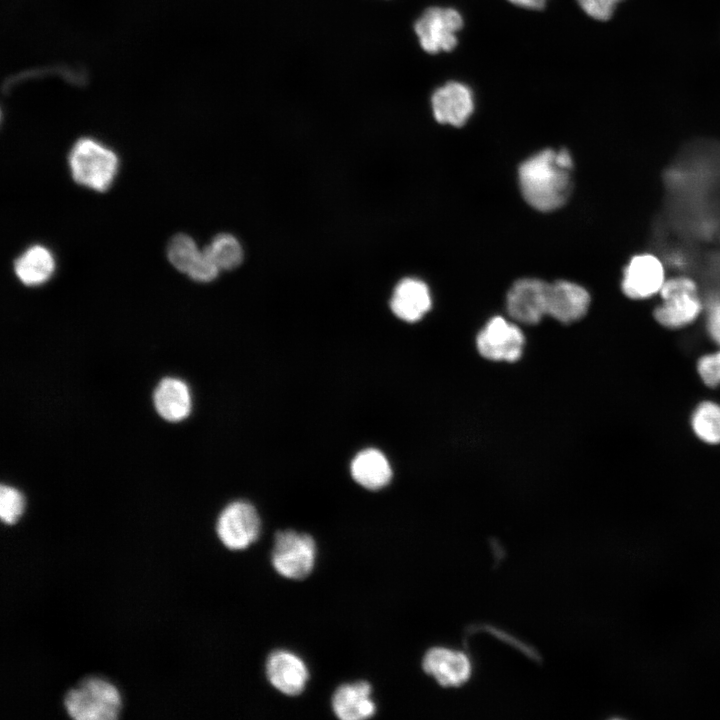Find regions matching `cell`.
I'll return each instance as SVG.
<instances>
[{"instance_id":"6da1fadb","label":"cell","mask_w":720,"mask_h":720,"mask_svg":"<svg viewBox=\"0 0 720 720\" xmlns=\"http://www.w3.org/2000/svg\"><path fill=\"white\" fill-rule=\"evenodd\" d=\"M573 161L567 150L545 149L519 167V184L526 202L548 212L561 207L571 192Z\"/></svg>"},{"instance_id":"7a4b0ae2","label":"cell","mask_w":720,"mask_h":720,"mask_svg":"<svg viewBox=\"0 0 720 720\" xmlns=\"http://www.w3.org/2000/svg\"><path fill=\"white\" fill-rule=\"evenodd\" d=\"M121 706L117 687L96 676L81 680L64 697V708L75 720H114L119 716Z\"/></svg>"},{"instance_id":"3957f363","label":"cell","mask_w":720,"mask_h":720,"mask_svg":"<svg viewBox=\"0 0 720 720\" xmlns=\"http://www.w3.org/2000/svg\"><path fill=\"white\" fill-rule=\"evenodd\" d=\"M68 161L75 182L99 192L111 186L119 167L115 152L91 138L79 139Z\"/></svg>"},{"instance_id":"277c9868","label":"cell","mask_w":720,"mask_h":720,"mask_svg":"<svg viewBox=\"0 0 720 720\" xmlns=\"http://www.w3.org/2000/svg\"><path fill=\"white\" fill-rule=\"evenodd\" d=\"M662 304L655 308L656 321L667 328L684 327L699 316L702 303L696 282L687 276L666 279L659 291Z\"/></svg>"},{"instance_id":"5b68a950","label":"cell","mask_w":720,"mask_h":720,"mask_svg":"<svg viewBox=\"0 0 720 720\" xmlns=\"http://www.w3.org/2000/svg\"><path fill=\"white\" fill-rule=\"evenodd\" d=\"M316 545L313 538L293 530L280 531L275 535L272 564L282 576L299 580L307 577L315 563Z\"/></svg>"},{"instance_id":"8992f818","label":"cell","mask_w":720,"mask_h":720,"mask_svg":"<svg viewBox=\"0 0 720 720\" xmlns=\"http://www.w3.org/2000/svg\"><path fill=\"white\" fill-rule=\"evenodd\" d=\"M463 26L461 14L448 7H430L416 20L415 33L422 49L430 54L451 51Z\"/></svg>"},{"instance_id":"52a82bcc","label":"cell","mask_w":720,"mask_h":720,"mask_svg":"<svg viewBox=\"0 0 720 720\" xmlns=\"http://www.w3.org/2000/svg\"><path fill=\"white\" fill-rule=\"evenodd\" d=\"M261 521L255 507L246 501H235L220 513L216 531L222 544L230 550H243L260 534Z\"/></svg>"},{"instance_id":"ba28073f","label":"cell","mask_w":720,"mask_h":720,"mask_svg":"<svg viewBox=\"0 0 720 720\" xmlns=\"http://www.w3.org/2000/svg\"><path fill=\"white\" fill-rule=\"evenodd\" d=\"M525 345L521 329L501 316L491 318L476 337L479 354L493 361L520 359Z\"/></svg>"},{"instance_id":"9c48e42d","label":"cell","mask_w":720,"mask_h":720,"mask_svg":"<svg viewBox=\"0 0 720 720\" xmlns=\"http://www.w3.org/2000/svg\"><path fill=\"white\" fill-rule=\"evenodd\" d=\"M665 280L660 259L651 253H639L625 266L621 289L628 298L643 300L659 293Z\"/></svg>"},{"instance_id":"30bf717a","label":"cell","mask_w":720,"mask_h":720,"mask_svg":"<svg viewBox=\"0 0 720 720\" xmlns=\"http://www.w3.org/2000/svg\"><path fill=\"white\" fill-rule=\"evenodd\" d=\"M548 286L549 283L536 278L517 280L507 293L508 315L523 324H537L547 315Z\"/></svg>"},{"instance_id":"8fae6325","label":"cell","mask_w":720,"mask_h":720,"mask_svg":"<svg viewBox=\"0 0 720 720\" xmlns=\"http://www.w3.org/2000/svg\"><path fill=\"white\" fill-rule=\"evenodd\" d=\"M435 119L442 124L462 126L474 109L472 91L461 82L450 81L436 89L431 98Z\"/></svg>"},{"instance_id":"7c38bea8","label":"cell","mask_w":720,"mask_h":720,"mask_svg":"<svg viewBox=\"0 0 720 720\" xmlns=\"http://www.w3.org/2000/svg\"><path fill=\"white\" fill-rule=\"evenodd\" d=\"M590 302L589 292L579 284L563 280L549 283L547 315L563 324H570L584 317Z\"/></svg>"},{"instance_id":"4fadbf2b","label":"cell","mask_w":720,"mask_h":720,"mask_svg":"<svg viewBox=\"0 0 720 720\" xmlns=\"http://www.w3.org/2000/svg\"><path fill=\"white\" fill-rule=\"evenodd\" d=\"M266 675L273 687L289 696L299 695L304 690L309 678V672L303 660L285 650H277L269 655L266 662Z\"/></svg>"},{"instance_id":"5bb4252c","label":"cell","mask_w":720,"mask_h":720,"mask_svg":"<svg viewBox=\"0 0 720 720\" xmlns=\"http://www.w3.org/2000/svg\"><path fill=\"white\" fill-rule=\"evenodd\" d=\"M423 668L443 686H459L469 678L471 672L470 661L465 654L446 648L428 651Z\"/></svg>"},{"instance_id":"9a60e30c","label":"cell","mask_w":720,"mask_h":720,"mask_svg":"<svg viewBox=\"0 0 720 720\" xmlns=\"http://www.w3.org/2000/svg\"><path fill=\"white\" fill-rule=\"evenodd\" d=\"M431 294L428 286L421 280L406 278L395 287L390 307L401 320L416 322L431 308Z\"/></svg>"},{"instance_id":"2e32d148","label":"cell","mask_w":720,"mask_h":720,"mask_svg":"<svg viewBox=\"0 0 720 720\" xmlns=\"http://www.w3.org/2000/svg\"><path fill=\"white\" fill-rule=\"evenodd\" d=\"M332 708L342 720H362L372 717L376 706L371 699V686L365 681L344 684L334 693Z\"/></svg>"},{"instance_id":"e0dca14e","label":"cell","mask_w":720,"mask_h":720,"mask_svg":"<svg viewBox=\"0 0 720 720\" xmlns=\"http://www.w3.org/2000/svg\"><path fill=\"white\" fill-rule=\"evenodd\" d=\"M154 405L158 414L167 421L178 422L191 411V394L187 384L177 378L163 379L154 392Z\"/></svg>"},{"instance_id":"ac0fdd59","label":"cell","mask_w":720,"mask_h":720,"mask_svg":"<svg viewBox=\"0 0 720 720\" xmlns=\"http://www.w3.org/2000/svg\"><path fill=\"white\" fill-rule=\"evenodd\" d=\"M351 475L361 486L376 490L391 481L392 469L381 451L369 448L354 457L351 463Z\"/></svg>"},{"instance_id":"d6986e66","label":"cell","mask_w":720,"mask_h":720,"mask_svg":"<svg viewBox=\"0 0 720 720\" xmlns=\"http://www.w3.org/2000/svg\"><path fill=\"white\" fill-rule=\"evenodd\" d=\"M55 267L53 254L42 245L27 248L14 262L15 274L26 286H39L47 282Z\"/></svg>"},{"instance_id":"ffe728a7","label":"cell","mask_w":720,"mask_h":720,"mask_svg":"<svg viewBox=\"0 0 720 720\" xmlns=\"http://www.w3.org/2000/svg\"><path fill=\"white\" fill-rule=\"evenodd\" d=\"M695 434L710 444L720 443V406L706 401L695 410L691 419Z\"/></svg>"},{"instance_id":"44dd1931","label":"cell","mask_w":720,"mask_h":720,"mask_svg":"<svg viewBox=\"0 0 720 720\" xmlns=\"http://www.w3.org/2000/svg\"><path fill=\"white\" fill-rule=\"evenodd\" d=\"M220 269L231 270L238 267L243 260V249L239 241L232 235H217L207 247Z\"/></svg>"},{"instance_id":"7402d4cb","label":"cell","mask_w":720,"mask_h":720,"mask_svg":"<svg viewBox=\"0 0 720 720\" xmlns=\"http://www.w3.org/2000/svg\"><path fill=\"white\" fill-rule=\"evenodd\" d=\"M199 250L194 240L185 234L175 235L168 244L167 257L169 262L180 272L186 273L197 256Z\"/></svg>"},{"instance_id":"603a6c76","label":"cell","mask_w":720,"mask_h":720,"mask_svg":"<svg viewBox=\"0 0 720 720\" xmlns=\"http://www.w3.org/2000/svg\"><path fill=\"white\" fill-rule=\"evenodd\" d=\"M24 497L14 487L2 485L0 488V517L7 525L14 524L24 511Z\"/></svg>"},{"instance_id":"cb8c5ba5","label":"cell","mask_w":720,"mask_h":720,"mask_svg":"<svg viewBox=\"0 0 720 720\" xmlns=\"http://www.w3.org/2000/svg\"><path fill=\"white\" fill-rule=\"evenodd\" d=\"M220 270L211 252L205 247L199 250L186 273L194 281L210 282L218 276Z\"/></svg>"},{"instance_id":"d4e9b609","label":"cell","mask_w":720,"mask_h":720,"mask_svg":"<svg viewBox=\"0 0 720 720\" xmlns=\"http://www.w3.org/2000/svg\"><path fill=\"white\" fill-rule=\"evenodd\" d=\"M621 1L623 0H577L588 16L599 21L610 19Z\"/></svg>"},{"instance_id":"484cf974","label":"cell","mask_w":720,"mask_h":720,"mask_svg":"<svg viewBox=\"0 0 720 720\" xmlns=\"http://www.w3.org/2000/svg\"><path fill=\"white\" fill-rule=\"evenodd\" d=\"M697 370L708 386L714 387L720 384V351L700 358Z\"/></svg>"},{"instance_id":"4316f807","label":"cell","mask_w":720,"mask_h":720,"mask_svg":"<svg viewBox=\"0 0 720 720\" xmlns=\"http://www.w3.org/2000/svg\"><path fill=\"white\" fill-rule=\"evenodd\" d=\"M707 330L711 338L720 344V299L713 301L709 306Z\"/></svg>"},{"instance_id":"83f0119b","label":"cell","mask_w":720,"mask_h":720,"mask_svg":"<svg viewBox=\"0 0 720 720\" xmlns=\"http://www.w3.org/2000/svg\"><path fill=\"white\" fill-rule=\"evenodd\" d=\"M510 3L532 10H538L544 8L547 0H508Z\"/></svg>"}]
</instances>
